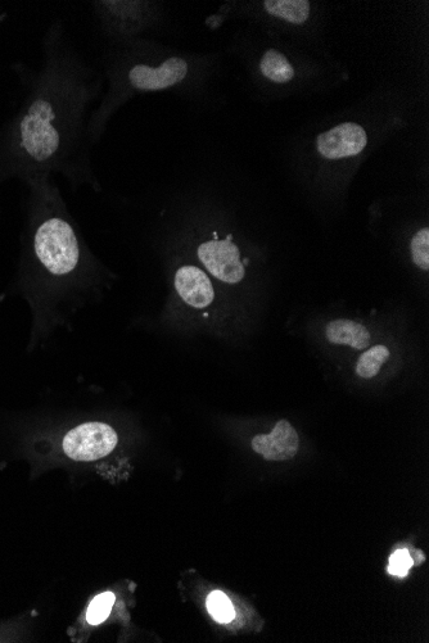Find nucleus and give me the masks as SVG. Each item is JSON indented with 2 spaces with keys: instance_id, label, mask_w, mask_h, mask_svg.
I'll list each match as a JSON object with an SVG mask.
<instances>
[{
  "instance_id": "obj_3",
  "label": "nucleus",
  "mask_w": 429,
  "mask_h": 643,
  "mask_svg": "<svg viewBox=\"0 0 429 643\" xmlns=\"http://www.w3.org/2000/svg\"><path fill=\"white\" fill-rule=\"evenodd\" d=\"M182 264L173 273L174 302H171L175 316L180 321H191L192 325L214 326L221 315L218 283L205 269L182 258Z\"/></svg>"
},
{
  "instance_id": "obj_6",
  "label": "nucleus",
  "mask_w": 429,
  "mask_h": 643,
  "mask_svg": "<svg viewBox=\"0 0 429 643\" xmlns=\"http://www.w3.org/2000/svg\"><path fill=\"white\" fill-rule=\"evenodd\" d=\"M119 446V434L112 425L88 421L76 425L63 436V455L76 463H94L114 454Z\"/></svg>"
},
{
  "instance_id": "obj_7",
  "label": "nucleus",
  "mask_w": 429,
  "mask_h": 643,
  "mask_svg": "<svg viewBox=\"0 0 429 643\" xmlns=\"http://www.w3.org/2000/svg\"><path fill=\"white\" fill-rule=\"evenodd\" d=\"M368 137L365 130L354 122H345L336 126L318 138V151L328 160L359 155L367 147Z\"/></svg>"
},
{
  "instance_id": "obj_16",
  "label": "nucleus",
  "mask_w": 429,
  "mask_h": 643,
  "mask_svg": "<svg viewBox=\"0 0 429 643\" xmlns=\"http://www.w3.org/2000/svg\"><path fill=\"white\" fill-rule=\"evenodd\" d=\"M413 566V559L410 556L409 550L401 549L396 550L395 554L391 556L390 566H388V573L396 575V577H405L409 573V569Z\"/></svg>"
},
{
  "instance_id": "obj_12",
  "label": "nucleus",
  "mask_w": 429,
  "mask_h": 643,
  "mask_svg": "<svg viewBox=\"0 0 429 643\" xmlns=\"http://www.w3.org/2000/svg\"><path fill=\"white\" fill-rule=\"evenodd\" d=\"M390 348L385 344H377V346L370 347L360 356L358 364H356V374L363 379H372L381 371L385 362L390 359Z\"/></svg>"
},
{
  "instance_id": "obj_4",
  "label": "nucleus",
  "mask_w": 429,
  "mask_h": 643,
  "mask_svg": "<svg viewBox=\"0 0 429 643\" xmlns=\"http://www.w3.org/2000/svg\"><path fill=\"white\" fill-rule=\"evenodd\" d=\"M201 238L193 239L194 261L225 287H236L246 278V264L232 233L221 234L209 229Z\"/></svg>"
},
{
  "instance_id": "obj_10",
  "label": "nucleus",
  "mask_w": 429,
  "mask_h": 643,
  "mask_svg": "<svg viewBox=\"0 0 429 643\" xmlns=\"http://www.w3.org/2000/svg\"><path fill=\"white\" fill-rule=\"evenodd\" d=\"M264 7L269 15L295 25L304 24L310 16V3L306 0H266Z\"/></svg>"
},
{
  "instance_id": "obj_13",
  "label": "nucleus",
  "mask_w": 429,
  "mask_h": 643,
  "mask_svg": "<svg viewBox=\"0 0 429 643\" xmlns=\"http://www.w3.org/2000/svg\"><path fill=\"white\" fill-rule=\"evenodd\" d=\"M207 610H209L211 617L219 623H230L236 617L232 602L225 593L220 591L210 593L209 599H207Z\"/></svg>"
},
{
  "instance_id": "obj_14",
  "label": "nucleus",
  "mask_w": 429,
  "mask_h": 643,
  "mask_svg": "<svg viewBox=\"0 0 429 643\" xmlns=\"http://www.w3.org/2000/svg\"><path fill=\"white\" fill-rule=\"evenodd\" d=\"M116 597L114 593L106 592L102 593L92 601L90 604L87 620L92 626H98L108 618V615L111 613L112 606L115 604Z\"/></svg>"
},
{
  "instance_id": "obj_11",
  "label": "nucleus",
  "mask_w": 429,
  "mask_h": 643,
  "mask_svg": "<svg viewBox=\"0 0 429 643\" xmlns=\"http://www.w3.org/2000/svg\"><path fill=\"white\" fill-rule=\"evenodd\" d=\"M260 70L266 79L277 84L288 83L295 76V70L288 62L287 57L275 49H270L264 54L263 60L260 62Z\"/></svg>"
},
{
  "instance_id": "obj_9",
  "label": "nucleus",
  "mask_w": 429,
  "mask_h": 643,
  "mask_svg": "<svg viewBox=\"0 0 429 643\" xmlns=\"http://www.w3.org/2000/svg\"><path fill=\"white\" fill-rule=\"evenodd\" d=\"M325 337L336 346H347L364 350L372 341V334L364 324L349 319L333 320L325 328Z\"/></svg>"
},
{
  "instance_id": "obj_8",
  "label": "nucleus",
  "mask_w": 429,
  "mask_h": 643,
  "mask_svg": "<svg viewBox=\"0 0 429 643\" xmlns=\"http://www.w3.org/2000/svg\"><path fill=\"white\" fill-rule=\"evenodd\" d=\"M256 454L268 461L292 460L300 450V437L287 420L278 421L269 434H259L251 442Z\"/></svg>"
},
{
  "instance_id": "obj_1",
  "label": "nucleus",
  "mask_w": 429,
  "mask_h": 643,
  "mask_svg": "<svg viewBox=\"0 0 429 643\" xmlns=\"http://www.w3.org/2000/svg\"><path fill=\"white\" fill-rule=\"evenodd\" d=\"M34 86L8 138L13 156L8 171L26 172L29 180L58 172L74 190L87 187L101 193L87 128L105 81L71 43L61 21L49 31L47 61Z\"/></svg>"
},
{
  "instance_id": "obj_2",
  "label": "nucleus",
  "mask_w": 429,
  "mask_h": 643,
  "mask_svg": "<svg viewBox=\"0 0 429 643\" xmlns=\"http://www.w3.org/2000/svg\"><path fill=\"white\" fill-rule=\"evenodd\" d=\"M31 206L18 292L29 305L30 344L72 332L84 310L114 291L117 275L90 249L51 176L30 180Z\"/></svg>"
},
{
  "instance_id": "obj_15",
  "label": "nucleus",
  "mask_w": 429,
  "mask_h": 643,
  "mask_svg": "<svg viewBox=\"0 0 429 643\" xmlns=\"http://www.w3.org/2000/svg\"><path fill=\"white\" fill-rule=\"evenodd\" d=\"M410 252L415 265L423 271L429 270V229L424 228L415 233L412 243H410Z\"/></svg>"
},
{
  "instance_id": "obj_5",
  "label": "nucleus",
  "mask_w": 429,
  "mask_h": 643,
  "mask_svg": "<svg viewBox=\"0 0 429 643\" xmlns=\"http://www.w3.org/2000/svg\"><path fill=\"white\" fill-rule=\"evenodd\" d=\"M90 7L108 43L135 40L155 16L151 4L143 2L94 0Z\"/></svg>"
}]
</instances>
